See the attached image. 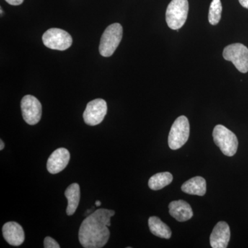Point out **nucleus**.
Segmentation results:
<instances>
[{
  "instance_id": "1",
  "label": "nucleus",
  "mask_w": 248,
  "mask_h": 248,
  "mask_svg": "<svg viewBox=\"0 0 248 248\" xmlns=\"http://www.w3.org/2000/svg\"><path fill=\"white\" fill-rule=\"evenodd\" d=\"M115 212L100 208L91 214L81 223L79 231L80 244L85 248L104 247L110 238L108 227Z\"/></svg>"
},
{
  "instance_id": "2",
  "label": "nucleus",
  "mask_w": 248,
  "mask_h": 248,
  "mask_svg": "<svg viewBox=\"0 0 248 248\" xmlns=\"http://www.w3.org/2000/svg\"><path fill=\"white\" fill-rule=\"evenodd\" d=\"M123 36V28L119 23L111 24L107 28L101 38L99 53L105 58L110 57L120 45Z\"/></svg>"
},
{
  "instance_id": "3",
  "label": "nucleus",
  "mask_w": 248,
  "mask_h": 248,
  "mask_svg": "<svg viewBox=\"0 0 248 248\" xmlns=\"http://www.w3.org/2000/svg\"><path fill=\"white\" fill-rule=\"evenodd\" d=\"M187 0H172L168 6L166 20L170 29L178 30L184 25L188 14Z\"/></svg>"
},
{
  "instance_id": "4",
  "label": "nucleus",
  "mask_w": 248,
  "mask_h": 248,
  "mask_svg": "<svg viewBox=\"0 0 248 248\" xmlns=\"http://www.w3.org/2000/svg\"><path fill=\"white\" fill-rule=\"evenodd\" d=\"M213 139L215 143L220 148L222 153L228 156H232L237 151V138L234 133L223 125H217L213 130Z\"/></svg>"
},
{
  "instance_id": "5",
  "label": "nucleus",
  "mask_w": 248,
  "mask_h": 248,
  "mask_svg": "<svg viewBox=\"0 0 248 248\" xmlns=\"http://www.w3.org/2000/svg\"><path fill=\"white\" fill-rule=\"evenodd\" d=\"M190 124L186 116H180L174 121L169 136V145L172 150H178L188 140Z\"/></svg>"
},
{
  "instance_id": "6",
  "label": "nucleus",
  "mask_w": 248,
  "mask_h": 248,
  "mask_svg": "<svg viewBox=\"0 0 248 248\" xmlns=\"http://www.w3.org/2000/svg\"><path fill=\"white\" fill-rule=\"evenodd\" d=\"M223 58L232 62L236 69L242 73L248 72V48L242 44L228 45L223 52Z\"/></svg>"
},
{
  "instance_id": "7",
  "label": "nucleus",
  "mask_w": 248,
  "mask_h": 248,
  "mask_svg": "<svg viewBox=\"0 0 248 248\" xmlns=\"http://www.w3.org/2000/svg\"><path fill=\"white\" fill-rule=\"evenodd\" d=\"M42 41L47 48L58 50H66L73 43V39L68 32L56 28L46 31L42 36Z\"/></svg>"
},
{
  "instance_id": "8",
  "label": "nucleus",
  "mask_w": 248,
  "mask_h": 248,
  "mask_svg": "<svg viewBox=\"0 0 248 248\" xmlns=\"http://www.w3.org/2000/svg\"><path fill=\"white\" fill-rule=\"evenodd\" d=\"M23 119L29 125H35L40 122L42 115V104L34 96H24L21 101Z\"/></svg>"
},
{
  "instance_id": "9",
  "label": "nucleus",
  "mask_w": 248,
  "mask_h": 248,
  "mask_svg": "<svg viewBox=\"0 0 248 248\" xmlns=\"http://www.w3.org/2000/svg\"><path fill=\"white\" fill-rule=\"evenodd\" d=\"M107 104L104 99H96L91 101L86 106L83 115L85 123L92 126L102 123L107 115Z\"/></svg>"
},
{
  "instance_id": "10",
  "label": "nucleus",
  "mask_w": 248,
  "mask_h": 248,
  "mask_svg": "<svg viewBox=\"0 0 248 248\" xmlns=\"http://www.w3.org/2000/svg\"><path fill=\"white\" fill-rule=\"evenodd\" d=\"M71 159L69 151L64 148H60L49 156L47 170L50 174H58L66 169Z\"/></svg>"
},
{
  "instance_id": "11",
  "label": "nucleus",
  "mask_w": 248,
  "mask_h": 248,
  "mask_svg": "<svg viewBox=\"0 0 248 248\" xmlns=\"http://www.w3.org/2000/svg\"><path fill=\"white\" fill-rule=\"evenodd\" d=\"M231 239V230L228 223L220 221L214 228L210 235V241L213 248H226Z\"/></svg>"
},
{
  "instance_id": "12",
  "label": "nucleus",
  "mask_w": 248,
  "mask_h": 248,
  "mask_svg": "<svg viewBox=\"0 0 248 248\" xmlns=\"http://www.w3.org/2000/svg\"><path fill=\"white\" fill-rule=\"evenodd\" d=\"M2 233L6 242L11 246H20L25 240V234L22 227L16 222L11 221L5 223L3 226Z\"/></svg>"
},
{
  "instance_id": "13",
  "label": "nucleus",
  "mask_w": 248,
  "mask_h": 248,
  "mask_svg": "<svg viewBox=\"0 0 248 248\" xmlns=\"http://www.w3.org/2000/svg\"><path fill=\"white\" fill-rule=\"evenodd\" d=\"M169 213L178 221L184 222L190 219L193 212L189 203L185 201H173L169 204Z\"/></svg>"
},
{
  "instance_id": "14",
  "label": "nucleus",
  "mask_w": 248,
  "mask_h": 248,
  "mask_svg": "<svg viewBox=\"0 0 248 248\" xmlns=\"http://www.w3.org/2000/svg\"><path fill=\"white\" fill-rule=\"evenodd\" d=\"M182 190L189 195L203 196L206 192V182L203 177H193L183 184Z\"/></svg>"
},
{
  "instance_id": "15",
  "label": "nucleus",
  "mask_w": 248,
  "mask_h": 248,
  "mask_svg": "<svg viewBox=\"0 0 248 248\" xmlns=\"http://www.w3.org/2000/svg\"><path fill=\"white\" fill-rule=\"evenodd\" d=\"M65 197L68 200L66 213L68 216L74 215L79 205L80 201V187L79 184H71L65 191Z\"/></svg>"
},
{
  "instance_id": "16",
  "label": "nucleus",
  "mask_w": 248,
  "mask_h": 248,
  "mask_svg": "<svg viewBox=\"0 0 248 248\" xmlns=\"http://www.w3.org/2000/svg\"><path fill=\"white\" fill-rule=\"evenodd\" d=\"M148 226L152 234L155 236L166 239H169L171 237L172 232L170 229L159 217H150L148 219Z\"/></svg>"
},
{
  "instance_id": "17",
  "label": "nucleus",
  "mask_w": 248,
  "mask_h": 248,
  "mask_svg": "<svg viewBox=\"0 0 248 248\" xmlns=\"http://www.w3.org/2000/svg\"><path fill=\"white\" fill-rule=\"evenodd\" d=\"M172 174L169 172L156 173L148 181V186L153 190H159L172 182Z\"/></svg>"
},
{
  "instance_id": "18",
  "label": "nucleus",
  "mask_w": 248,
  "mask_h": 248,
  "mask_svg": "<svg viewBox=\"0 0 248 248\" xmlns=\"http://www.w3.org/2000/svg\"><path fill=\"white\" fill-rule=\"evenodd\" d=\"M222 4L221 0H213L209 9L208 20L212 25H217L221 20Z\"/></svg>"
},
{
  "instance_id": "19",
  "label": "nucleus",
  "mask_w": 248,
  "mask_h": 248,
  "mask_svg": "<svg viewBox=\"0 0 248 248\" xmlns=\"http://www.w3.org/2000/svg\"><path fill=\"white\" fill-rule=\"evenodd\" d=\"M44 247L45 248H60V246L58 243L55 241L53 238L50 236H47L45 238V241H44Z\"/></svg>"
},
{
  "instance_id": "20",
  "label": "nucleus",
  "mask_w": 248,
  "mask_h": 248,
  "mask_svg": "<svg viewBox=\"0 0 248 248\" xmlns=\"http://www.w3.org/2000/svg\"><path fill=\"white\" fill-rule=\"evenodd\" d=\"M5 1L12 6H18V5L22 4L24 0H5Z\"/></svg>"
},
{
  "instance_id": "21",
  "label": "nucleus",
  "mask_w": 248,
  "mask_h": 248,
  "mask_svg": "<svg viewBox=\"0 0 248 248\" xmlns=\"http://www.w3.org/2000/svg\"><path fill=\"white\" fill-rule=\"evenodd\" d=\"M239 1L243 7L248 9V0H239Z\"/></svg>"
},
{
  "instance_id": "22",
  "label": "nucleus",
  "mask_w": 248,
  "mask_h": 248,
  "mask_svg": "<svg viewBox=\"0 0 248 248\" xmlns=\"http://www.w3.org/2000/svg\"><path fill=\"white\" fill-rule=\"evenodd\" d=\"M4 148V143L3 142L2 140H0V150L2 151Z\"/></svg>"
},
{
  "instance_id": "23",
  "label": "nucleus",
  "mask_w": 248,
  "mask_h": 248,
  "mask_svg": "<svg viewBox=\"0 0 248 248\" xmlns=\"http://www.w3.org/2000/svg\"><path fill=\"white\" fill-rule=\"evenodd\" d=\"M95 205H97V206H100V205H102V203H101V202H99V201H97V202H95Z\"/></svg>"
}]
</instances>
